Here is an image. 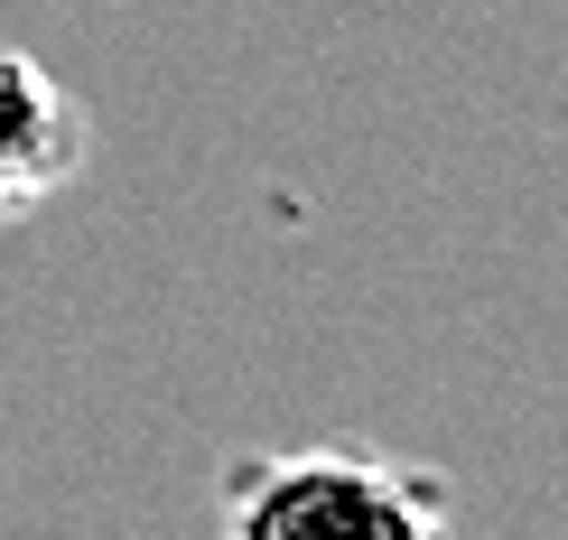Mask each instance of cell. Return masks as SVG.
I'll return each mask as SVG.
<instances>
[{
    "label": "cell",
    "instance_id": "cell-1",
    "mask_svg": "<svg viewBox=\"0 0 568 540\" xmlns=\"http://www.w3.org/2000/svg\"><path fill=\"white\" fill-rule=\"evenodd\" d=\"M215 531L224 540H447V476L326 438L290 457H233L215 485Z\"/></svg>",
    "mask_w": 568,
    "mask_h": 540
},
{
    "label": "cell",
    "instance_id": "cell-2",
    "mask_svg": "<svg viewBox=\"0 0 568 540\" xmlns=\"http://www.w3.org/2000/svg\"><path fill=\"white\" fill-rule=\"evenodd\" d=\"M84 159H93V112L75 103V84L0 47V224L57 205L84 177Z\"/></svg>",
    "mask_w": 568,
    "mask_h": 540
}]
</instances>
